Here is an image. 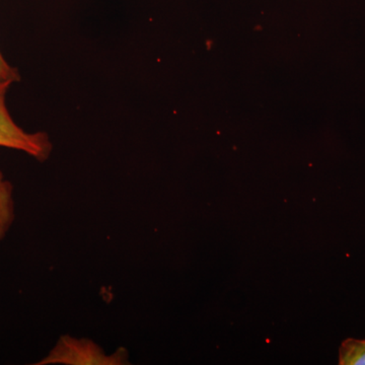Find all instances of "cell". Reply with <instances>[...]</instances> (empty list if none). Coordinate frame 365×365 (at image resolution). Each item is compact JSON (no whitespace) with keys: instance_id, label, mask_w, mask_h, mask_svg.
Returning <instances> with one entry per match:
<instances>
[{"instance_id":"3","label":"cell","mask_w":365,"mask_h":365,"mask_svg":"<svg viewBox=\"0 0 365 365\" xmlns=\"http://www.w3.org/2000/svg\"><path fill=\"white\" fill-rule=\"evenodd\" d=\"M16 210L13 184L0 170V242L11 232L16 220Z\"/></svg>"},{"instance_id":"5","label":"cell","mask_w":365,"mask_h":365,"mask_svg":"<svg viewBox=\"0 0 365 365\" xmlns=\"http://www.w3.org/2000/svg\"><path fill=\"white\" fill-rule=\"evenodd\" d=\"M20 79L21 76L19 71L6 61L4 55L0 52V81H11V83H14L20 81Z\"/></svg>"},{"instance_id":"2","label":"cell","mask_w":365,"mask_h":365,"mask_svg":"<svg viewBox=\"0 0 365 365\" xmlns=\"http://www.w3.org/2000/svg\"><path fill=\"white\" fill-rule=\"evenodd\" d=\"M128 361L129 354L124 348L108 354L91 340L63 336L49 354L37 364L123 365L128 364Z\"/></svg>"},{"instance_id":"1","label":"cell","mask_w":365,"mask_h":365,"mask_svg":"<svg viewBox=\"0 0 365 365\" xmlns=\"http://www.w3.org/2000/svg\"><path fill=\"white\" fill-rule=\"evenodd\" d=\"M13 83L0 81V146L25 153L38 162H45L53 148L48 134L24 130L7 109L6 95Z\"/></svg>"},{"instance_id":"4","label":"cell","mask_w":365,"mask_h":365,"mask_svg":"<svg viewBox=\"0 0 365 365\" xmlns=\"http://www.w3.org/2000/svg\"><path fill=\"white\" fill-rule=\"evenodd\" d=\"M340 365H365V340L348 338L339 349Z\"/></svg>"}]
</instances>
